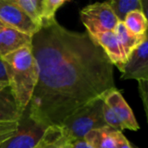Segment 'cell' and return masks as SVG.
<instances>
[{
	"label": "cell",
	"mask_w": 148,
	"mask_h": 148,
	"mask_svg": "<svg viewBox=\"0 0 148 148\" xmlns=\"http://www.w3.org/2000/svg\"><path fill=\"white\" fill-rule=\"evenodd\" d=\"M38 80L24 110L48 127L116 88L114 65L87 32L71 31L55 19L31 36Z\"/></svg>",
	"instance_id": "1"
},
{
	"label": "cell",
	"mask_w": 148,
	"mask_h": 148,
	"mask_svg": "<svg viewBox=\"0 0 148 148\" xmlns=\"http://www.w3.org/2000/svg\"><path fill=\"white\" fill-rule=\"evenodd\" d=\"M6 68L9 87L19 108L24 111L38 80V68L31 47H23L2 57Z\"/></svg>",
	"instance_id": "2"
},
{
	"label": "cell",
	"mask_w": 148,
	"mask_h": 148,
	"mask_svg": "<svg viewBox=\"0 0 148 148\" xmlns=\"http://www.w3.org/2000/svg\"><path fill=\"white\" fill-rule=\"evenodd\" d=\"M102 98L95 100L67 118L61 127L64 135L72 142L82 140L92 130L108 126L103 118Z\"/></svg>",
	"instance_id": "3"
},
{
	"label": "cell",
	"mask_w": 148,
	"mask_h": 148,
	"mask_svg": "<svg viewBox=\"0 0 148 148\" xmlns=\"http://www.w3.org/2000/svg\"><path fill=\"white\" fill-rule=\"evenodd\" d=\"M81 19L87 29V33L91 37L100 33L114 30L119 23L108 2L85 6L81 11Z\"/></svg>",
	"instance_id": "4"
},
{
	"label": "cell",
	"mask_w": 148,
	"mask_h": 148,
	"mask_svg": "<svg viewBox=\"0 0 148 148\" xmlns=\"http://www.w3.org/2000/svg\"><path fill=\"white\" fill-rule=\"evenodd\" d=\"M46 128L30 119L24 111L16 134L3 142L0 148H33L42 139Z\"/></svg>",
	"instance_id": "5"
},
{
	"label": "cell",
	"mask_w": 148,
	"mask_h": 148,
	"mask_svg": "<svg viewBox=\"0 0 148 148\" xmlns=\"http://www.w3.org/2000/svg\"><path fill=\"white\" fill-rule=\"evenodd\" d=\"M0 20L7 26L32 36L39 29L38 26L14 0H0Z\"/></svg>",
	"instance_id": "6"
},
{
	"label": "cell",
	"mask_w": 148,
	"mask_h": 148,
	"mask_svg": "<svg viewBox=\"0 0 148 148\" xmlns=\"http://www.w3.org/2000/svg\"><path fill=\"white\" fill-rule=\"evenodd\" d=\"M121 72L122 80L148 81L147 38L131 52Z\"/></svg>",
	"instance_id": "7"
},
{
	"label": "cell",
	"mask_w": 148,
	"mask_h": 148,
	"mask_svg": "<svg viewBox=\"0 0 148 148\" xmlns=\"http://www.w3.org/2000/svg\"><path fill=\"white\" fill-rule=\"evenodd\" d=\"M103 101L115 113L124 129L132 131L140 129V125L137 122L131 108L117 88L107 94L103 98Z\"/></svg>",
	"instance_id": "8"
},
{
	"label": "cell",
	"mask_w": 148,
	"mask_h": 148,
	"mask_svg": "<svg viewBox=\"0 0 148 148\" xmlns=\"http://www.w3.org/2000/svg\"><path fill=\"white\" fill-rule=\"evenodd\" d=\"M91 38L103 49L112 64L121 71L127 58L116 37L114 31L111 30L100 33Z\"/></svg>",
	"instance_id": "9"
},
{
	"label": "cell",
	"mask_w": 148,
	"mask_h": 148,
	"mask_svg": "<svg viewBox=\"0 0 148 148\" xmlns=\"http://www.w3.org/2000/svg\"><path fill=\"white\" fill-rule=\"evenodd\" d=\"M83 139L94 148H117L127 140L122 132L116 131L108 126L90 131Z\"/></svg>",
	"instance_id": "10"
},
{
	"label": "cell",
	"mask_w": 148,
	"mask_h": 148,
	"mask_svg": "<svg viewBox=\"0 0 148 148\" xmlns=\"http://www.w3.org/2000/svg\"><path fill=\"white\" fill-rule=\"evenodd\" d=\"M31 36L18 30L5 27L0 29V53L4 56L23 47L30 46Z\"/></svg>",
	"instance_id": "11"
},
{
	"label": "cell",
	"mask_w": 148,
	"mask_h": 148,
	"mask_svg": "<svg viewBox=\"0 0 148 148\" xmlns=\"http://www.w3.org/2000/svg\"><path fill=\"white\" fill-rule=\"evenodd\" d=\"M23 112L16 103L14 95L10 88L0 90V121L1 122H18Z\"/></svg>",
	"instance_id": "12"
},
{
	"label": "cell",
	"mask_w": 148,
	"mask_h": 148,
	"mask_svg": "<svg viewBox=\"0 0 148 148\" xmlns=\"http://www.w3.org/2000/svg\"><path fill=\"white\" fill-rule=\"evenodd\" d=\"M114 31L116 35V37L119 42L121 43L124 50V53L127 58L139 44H140L146 38H147V33L141 35V36L134 35L132 32H130L126 28L124 23L121 22L118 23Z\"/></svg>",
	"instance_id": "13"
},
{
	"label": "cell",
	"mask_w": 148,
	"mask_h": 148,
	"mask_svg": "<svg viewBox=\"0 0 148 148\" xmlns=\"http://www.w3.org/2000/svg\"><path fill=\"white\" fill-rule=\"evenodd\" d=\"M108 3L118 21L121 23L133 11L138 10L143 12L142 2L140 0H112L108 1Z\"/></svg>",
	"instance_id": "14"
},
{
	"label": "cell",
	"mask_w": 148,
	"mask_h": 148,
	"mask_svg": "<svg viewBox=\"0 0 148 148\" xmlns=\"http://www.w3.org/2000/svg\"><path fill=\"white\" fill-rule=\"evenodd\" d=\"M126 28L134 35L141 36L147 33V18L142 11H133L129 13L124 22Z\"/></svg>",
	"instance_id": "15"
},
{
	"label": "cell",
	"mask_w": 148,
	"mask_h": 148,
	"mask_svg": "<svg viewBox=\"0 0 148 148\" xmlns=\"http://www.w3.org/2000/svg\"><path fill=\"white\" fill-rule=\"evenodd\" d=\"M14 2L41 27V14L42 0H14Z\"/></svg>",
	"instance_id": "16"
},
{
	"label": "cell",
	"mask_w": 148,
	"mask_h": 148,
	"mask_svg": "<svg viewBox=\"0 0 148 148\" xmlns=\"http://www.w3.org/2000/svg\"><path fill=\"white\" fill-rule=\"evenodd\" d=\"M68 1L66 0H42V14H41V27L53 20L56 10Z\"/></svg>",
	"instance_id": "17"
},
{
	"label": "cell",
	"mask_w": 148,
	"mask_h": 148,
	"mask_svg": "<svg viewBox=\"0 0 148 148\" xmlns=\"http://www.w3.org/2000/svg\"><path fill=\"white\" fill-rule=\"evenodd\" d=\"M63 136V132L61 127L59 126H50L48 127L44 134L40 140V141L33 148H43L49 143L56 142L59 140Z\"/></svg>",
	"instance_id": "18"
},
{
	"label": "cell",
	"mask_w": 148,
	"mask_h": 148,
	"mask_svg": "<svg viewBox=\"0 0 148 148\" xmlns=\"http://www.w3.org/2000/svg\"><path fill=\"white\" fill-rule=\"evenodd\" d=\"M102 113H103V118L104 121L106 122V124L110 127L111 128L119 131V132H122L123 131V127L120 121V120L118 119L117 115L115 114V113L104 102L103 103V107H102Z\"/></svg>",
	"instance_id": "19"
},
{
	"label": "cell",
	"mask_w": 148,
	"mask_h": 148,
	"mask_svg": "<svg viewBox=\"0 0 148 148\" xmlns=\"http://www.w3.org/2000/svg\"><path fill=\"white\" fill-rule=\"evenodd\" d=\"M18 122H1L0 121V145L11 138L17 129Z\"/></svg>",
	"instance_id": "20"
},
{
	"label": "cell",
	"mask_w": 148,
	"mask_h": 148,
	"mask_svg": "<svg viewBox=\"0 0 148 148\" xmlns=\"http://www.w3.org/2000/svg\"><path fill=\"white\" fill-rule=\"evenodd\" d=\"M139 82V91L140 94L141 100L143 101L144 108L146 111V114L147 115L148 112V81H138Z\"/></svg>",
	"instance_id": "21"
},
{
	"label": "cell",
	"mask_w": 148,
	"mask_h": 148,
	"mask_svg": "<svg viewBox=\"0 0 148 148\" xmlns=\"http://www.w3.org/2000/svg\"><path fill=\"white\" fill-rule=\"evenodd\" d=\"M8 86H9V82H8L5 64L2 60V58H0V90L5 88Z\"/></svg>",
	"instance_id": "22"
},
{
	"label": "cell",
	"mask_w": 148,
	"mask_h": 148,
	"mask_svg": "<svg viewBox=\"0 0 148 148\" xmlns=\"http://www.w3.org/2000/svg\"><path fill=\"white\" fill-rule=\"evenodd\" d=\"M70 143H71V141L63 134V136L59 140L53 142V143H49L43 148H69Z\"/></svg>",
	"instance_id": "23"
},
{
	"label": "cell",
	"mask_w": 148,
	"mask_h": 148,
	"mask_svg": "<svg viewBox=\"0 0 148 148\" xmlns=\"http://www.w3.org/2000/svg\"><path fill=\"white\" fill-rule=\"evenodd\" d=\"M69 148H94L91 145H89L84 139L76 140L70 143Z\"/></svg>",
	"instance_id": "24"
},
{
	"label": "cell",
	"mask_w": 148,
	"mask_h": 148,
	"mask_svg": "<svg viewBox=\"0 0 148 148\" xmlns=\"http://www.w3.org/2000/svg\"><path fill=\"white\" fill-rule=\"evenodd\" d=\"M117 148H134V147L131 145V143L127 140V139L126 140H124L122 143H121Z\"/></svg>",
	"instance_id": "25"
},
{
	"label": "cell",
	"mask_w": 148,
	"mask_h": 148,
	"mask_svg": "<svg viewBox=\"0 0 148 148\" xmlns=\"http://www.w3.org/2000/svg\"><path fill=\"white\" fill-rule=\"evenodd\" d=\"M5 27H7V26L0 20V29H3V28H5Z\"/></svg>",
	"instance_id": "26"
},
{
	"label": "cell",
	"mask_w": 148,
	"mask_h": 148,
	"mask_svg": "<svg viewBox=\"0 0 148 148\" xmlns=\"http://www.w3.org/2000/svg\"><path fill=\"white\" fill-rule=\"evenodd\" d=\"M0 58H2V56H1V53H0Z\"/></svg>",
	"instance_id": "27"
},
{
	"label": "cell",
	"mask_w": 148,
	"mask_h": 148,
	"mask_svg": "<svg viewBox=\"0 0 148 148\" xmlns=\"http://www.w3.org/2000/svg\"><path fill=\"white\" fill-rule=\"evenodd\" d=\"M134 148H137V147H134Z\"/></svg>",
	"instance_id": "28"
}]
</instances>
